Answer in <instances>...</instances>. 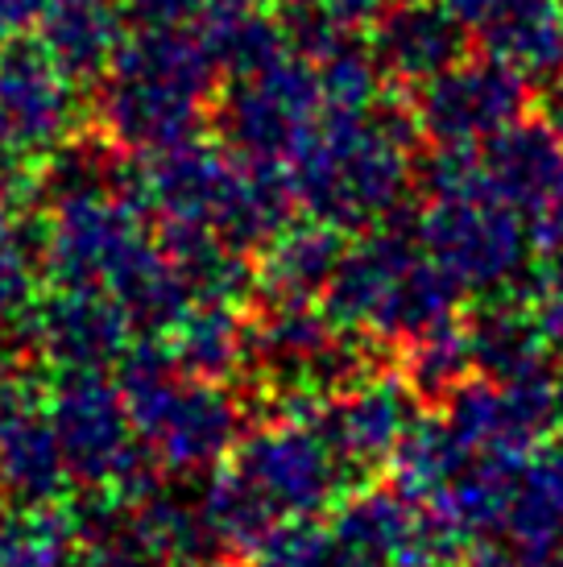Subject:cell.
<instances>
[{
	"label": "cell",
	"mask_w": 563,
	"mask_h": 567,
	"mask_svg": "<svg viewBox=\"0 0 563 567\" xmlns=\"http://www.w3.org/2000/svg\"><path fill=\"white\" fill-rule=\"evenodd\" d=\"M419 145L422 128L407 100L381 95L360 116L324 112L315 133L290 158L298 204L307 216L336 224L340 233H369L407 204Z\"/></svg>",
	"instance_id": "cell-1"
},
{
	"label": "cell",
	"mask_w": 563,
	"mask_h": 567,
	"mask_svg": "<svg viewBox=\"0 0 563 567\" xmlns=\"http://www.w3.org/2000/svg\"><path fill=\"white\" fill-rule=\"evenodd\" d=\"M419 240L427 257L452 274L469 295H510L526 302L534 245L522 212L493 190L431 199L419 207Z\"/></svg>",
	"instance_id": "cell-2"
},
{
	"label": "cell",
	"mask_w": 563,
	"mask_h": 567,
	"mask_svg": "<svg viewBox=\"0 0 563 567\" xmlns=\"http://www.w3.org/2000/svg\"><path fill=\"white\" fill-rule=\"evenodd\" d=\"M324 116L315 63L286 54L257 80L219 87L207 104V128L245 162H290Z\"/></svg>",
	"instance_id": "cell-3"
},
{
	"label": "cell",
	"mask_w": 563,
	"mask_h": 567,
	"mask_svg": "<svg viewBox=\"0 0 563 567\" xmlns=\"http://www.w3.org/2000/svg\"><path fill=\"white\" fill-rule=\"evenodd\" d=\"M137 440L157 452L174 476H204L228 464L245 435V402L219 381L178 373L157 394L129 402Z\"/></svg>",
	"instance_id": "cell-4"
},
{
	"label": "cell",
	"mask_w": 563,
	"mask_h": 567,
	"mask_svg": "<svg viewBox=\"0 0 563 567\" xmlns=\"http://www.w3.org/2000/svg\"><path fill=\"white\" fill-rule=\"evenodd\" d=\"M422 142L431 145H481L510 128L531 109V80L493 54L460 59L410 95Z\"/></svg>",
	"instance_id": "cell-5"
},
{
	"label": "cell",
	"mask_w": 563,
	"mask_h": 567,
	"mask_svg": "<svg viewBox=\"0 0 563 567\" xmlns=\"http://www.w3.org/2000/svg\"><path fill=\"white\" fill-rule=\"evenodd\" d=\"M13 328L50 373H109L137 336L104 286H50Z\"/></svg>",
	"instance_id": "cell-6"
},
{
	"label": "cell",
	"mask_w": 563,
	"mask_h": 567,
	"mask_svg": "<svg viewBox=\"0 0 563 567\" xmlns=\"http://www.w3.org/2000/svg\"><path fill=\"white\" fill-rule=\"evenodd\" d=\"M47 406L71 485L83 493H104L116 464L137 443L125 394L104 373H54Z\"/></svg>",
	"instance_id": "cell-7"
},
{
	"label": "cell",
	"mask_w": 563,
	"mask_h": 567,
	"mask_svg": "<svg viewBox=\"0 0 563 567\" xmlns=\"http://www.w3.org/2000/svg\"><path fill=\"white\" fill-rule=\"evenodd\" d=\"M88 112L83 87L59 71L33 33L0 47V125L25 158H42L79 133Z\"/></svg>",
	"instance_id": "cell-8"
},
{
	"label": "cell",
	"mask_w": 563,
	"mask_h": 567,
	"mask_svg": "<svg viewBox=\"0 0 563 567\" xmlns=\"http://www.w3.org/2000/svg\"><path fill=\"white\" fill-rule=\"evenodd\" d=\"M233 464L282 509V518H319L348 493V476L324 440L298 419H274L240 435Z\"/></svg>",
	"instance_id": "cell-9"
},
{
	"label": "cell",
	"mask_w": 563,
	"mask_h": 567,
	"mask_svg": "<svg viewBox=\"0 0 563 567\" xmlns=\"http://www.w3.org/2000/svg\"><path fill=\"white\" fill-rule=\"evenodd\" d=\"M419 410L422 402L402 381V373L386 369L357 390L324 398L307 419V426L345 468L348 488H357L365 485V476L381 473L390 464L393 447L407 435V426L419 419Z\"/></svg>",
	"instance_id": "cell-10"
},
{
	"label": "cell",
	"mask_w": 563,
	"mask_h": 567,
	"mask_svg": "<svg viewBox=\"0 0 563 567\" xmlns=\"http://www.w3.org/2000/svg\"><path fill=\"white\" fill-rule=\"evenodd\" d=\"M47 394L50 378L25 369L0 390V497L9 505L63 502L71 485Z\"/></svg>",
	"instance_id": "cell-11"
},
{
	"label": "cell",
	"mask_w": 563,
	"mask_h": 567,
	"mask_svg": "<svg viewBox=\"0 0 563 567\" xmlns=\"http://www.w3.org/2000/svg\"><path fill=\"white\" fill-rule=\"evenodd\" d=\"M141 237H145V216L112 195H88V199L47 207L42 282L104 286L112 266Z\"/></svg>",
	"instance_id": "cell-12"
},
{
	"label": "cell",
	"mask_w": 563,
	"mask_h": 567,
	"mask_svg": "<svg viewBox=\"0 0 563 567\" xmlns=\"http://www.w3.org/2000/svg\"><path fill=\"white\" fill-rule=\"evenodd\" d=\"M95 128L125 154H157L199 137L207 128V100L166 83L104 75L92 100Z\"/></svg>",
	"instance_id": "cell-13"
},
{
	"label": "cell",
	"mask_w": 563,
	"mask_h": 567,
	"mask_svg": "<svg viewBox=\"0 0 563 567\" xmlns=\"http://www.w3.org/2000/svg\"><path fill=\"white\" fill-rule=\"evenodd\" d=\"M369 50L386 80L419 87L469 59V25L443 0H402L373 21Z\"/></svg>",
	"instance_id": "cell-14"
},
{
	"label": "cell",
	"mask_w": 563,
	"mask_h": 567,
	"mask_svg": "<svg viewBox=\"0 0 563 567\" xmlns=\"http://www.w3.org/2000/svg\"><path fill=\"white\" fill-rule=\"evenodd\" d=\"M236 166H240L236 154H228L224 145L204 142V137H191L183 145L145 154L141 174H145L150 216H157V224L183 220L212 228L224 199H228Z\"/></svg>",
	"instance_id": "cell-15"
},
{
	"label": "cell",
	"mask_w": 563,
	"mask_h": 567,
	"mask_svg": "<svg viewBox=\"0 0 563 567\" xmlns=\"http://www.w3.org/2000/svg\"><path fill=\"white\" fill-rule=\"evenodd\" d=\"M489 190L510 207L534 216L563 195V142L539 121H514L481 145Z\"/></svg>",
	"instance_id": "cell-16"
},
{
	"label": "cell",
	"mask_w": 563,
	"mask_h": 567,
	"mask_svg": "<svg viewBox=\"0 0 563 567\" xmlns=\"http://www.w3.org/2000/svg\"><path fill=\"white\" fill-rule=\"evenodd\" d=\"M472 348V369L489 381H526L547 378L551 340L531 302H518L510 295H485L464 319Z\"/></svg>",
	"instance_id": "cell-17"
},
{
	"label": "cell",
	"mask_w": 563,
	"mask_h": 567,
	"mask_svg": "<svg viewBox=\"0 0 563 567\" xmlns=\"http://www.w3.org/2000/svg\"><path fill=\"white\" fill-rule=\"evenodd\" d=\"M345 233L328 220H290L266 249L257 252V286L262 302H319L331 274L345 257Z\"/></svg>",
	"instance_id": "cell-18"
},
{
	"label": "cell",
	"mask_w": 563,
	"mask_h": 567,
	"mask_svg": "<svg viewBox=\"0 0 563 567\" xmlns=\"http://www.w3.org/2000/svg\"><path fill=\"white\" fill-rule=\"evenodd\" d=\"M121 38L125 13L112 0H47L38 21V42L79 87H95L109 75Z\"/></svg>",
	"instance_id": "cell-19"
},
{
	"label": "cell",
	"mask_w": 563,
	"mask_h": 567,
	"mask_svg": "<svg viewBox=\"0 0 563 567\" xmlns=\"http://www.w3.org/2000/svg\"><path fill=\"white\" fill-rule=\"evenodd\" d=\"M157 245L183 274L195 302H224V307H249L262 286H257V257L233 249L204 228V224L162 220L157 224Z\"/></svg>",
	"instance_id": "cell-20"
},
{
	"label": "cell",
	"mask_w": 563,
	"mask_h": 567,
	"mask_svg": "<svg viewBox=\"0 0 563 567\" xmlns=\"http://www.w3.org/2000/svg\"><path fill=\"white\" fill-rule=\"evenodd\" d=\"M104 290L121 302V311L129 316L137 336H171L178 319L195 307V295L183 282V274L150 237L129 245V252L104 278Z\"/></svg>",
	"instance_id": "cell-21"
},
{
	"label": "cell",
	"mask_w": 563,
	"mask_h": 567,
	"mask_svg": "<svg viewBox=\"0 0 563 567\" xmlns=\"http://www.w3.org/2000/svg\"><path fill=\"white\" fill-rule=\"evenodd\" d=\"M109 75L166 83V87H178L187 95H199L207 104L219 92V71L207 54L204 38L187 25H137L121 38Z\"/></svg>",
	"instance_id": "cell-22"
},
{
	"label": "cell",
	"mask_w": 563,
	"mask_h": 567,
	"mask_svg": "<svg viewBox=\"0 0 563 567\" xmlns=\"http://www.w3.org/2000/svg\"><path fill=\"white\" fill-rule=\"evenodd\" d=\"M481 54L522 71L526 80H547L563 66V17L555 0H493L477 25Z\"/></svg>",
	"instance_id": "cell-23"
},
{
	"label": "cell",
	"mask_w": 563,
	"mask_h": 567,
	"mask_svg": "<svg viewBox=\"0 0 563 567\" xmlns=\"http://www.w3.org/2000/svg\"><path fill=\"white\" fill-rule=\"evenodd\" d=\"M464 295H469V290L455 282L439 261H431L427 249H422L419 257L393 278L390 295L381 299L377 316L369 319L365 331H373L377 340H386V344L398 352V344H407V340H414L422 331L460 319Z\"/></svg>",
	"instance_id": "cell-24"
},
{
	"label": "cell",
	"mask_w": 563,
	"mask_h": 567,
	"mask_svg": "<svg viewBox=\"0 0 563 567\" xmlns=\"http://www.w3.org/2000/svg\"><path fill=\"white\" fill-rule=\"evenodd\" d=\"M199 38L216 63L219 80H257L262 71L282 63L290 47L282 38L278 13L253 9V4H233V0H207L199 13Z\"/></svg>",
	"instance_id": "cell-25"
},
{
	"label": "cell",
	"mask_w": 563,
	"mask_h": 567,
	"mask_svg": "<svg viewBox=\"0 0 563 567\" xmlns=\"http://www.w3.org/2000/svg\"><path fill=\"white\" fill-rule=\"evenodd\" d=\"M419 502L402 497L393 485H357L331 509V535L348 555H369L381 564H398L414 526Z\"/></svg>",
	"instance_id": "cell-26"
},
{
	"label": "cell",
	"mask_w": 563,
	"mask_h": 567,
	"mask_svg": "<svg viewBox=\"0 0 563 567\" xmlns=\"http://www.w3.org/2000/svg\"><path fill=\"white\" fill-rule=\"evenodd\" d=\"M477 456L452 435V426L443 423L439 410H419V419L407 426V435L398 440L390 464V485L410 497V502H436L455 476L464 473V464Z\"/></svg>",
	"instance_id": "cell-27"
},
{
	"label": "cell",
	"mask_w": 563,
	"mask_h": 567,
	"mask_svg": "<svg viewBox=\"0 0 563 567\" xmlns=\"http://www.w3.org/2000/svg\"><path fill=\"white\" fill-rule=\"evenodd\" d=\"M505 538L522 555L563 543V440H547L522 460L505 514Z\"/></svg>",
	"instance_id": "cell-28"
},
{
	"label": "cell",
	"mask_w": 563,
	"mask_h": 567,
	"mask_svg": "<svg viewBox=\"0 0 563 567\" xmlns=\"http://www.w3.org/2000/svg\"><path fill=\"white\" fill-rule=\"evenodd\" d=\"M166 340H171L174 361L187 378L219 381V385L240 378V364H245V316H240V307L195 302Z\"/></svg>",
	"instance_id": "cell-29"
},
{
	"label": "cell",
	"mask_w": 563,
	"mask_h": 567,
	"mask_svg": "<svg viewBox=\"0 0 563 567\" xmlns=\"http://www.w3.org/2000/svg\"><path fill=\"white\" fill-rule=\"evenodd\" d=\"M79 522L63 502L0 505V567H75Z\"/></svg>",
	"instance_id": "cell-30"
},
{
	"label": "cell",
	"mask_w": 563,
	"mask_h": 567,
	"mask_svg": "<svg viewBox=\"0 0 563 567\" xmlns=\"http://www.w3.org/2000/svg\"><path fill=\"white\" fill-rule=\"evenodd\" d=\"M199 502H204L212 530L224 538V547L233 555H253L282 522L278 505L269 502L236 464L233 468L219 464V468L199 476Z\"/></svg>",
	"instance_id": "cell-31"
},
{
	"label": "cell",
	"mask_w": 563,
	"mask_h": 567,
	"mask_svg": "<svg viewBox=\"0 0 563 567\" xmlns=\"http://www.w3.org/2000/svg\"><path fill=\"white\" fill-rule=\"evenodd\" d=\"M398 373L407 381L414 398L422 406L439 410L448 402L452 390H460L464 381L477 373L472 369V348H469V331L460 319L452 323H439V328L422 331L407 344H398Z\"/></svg>",
	"instance_id": "cell-32"
},
{
	"label": "cell",
	"mask_w": 563,
	"mask_h": 567,
	"mask_svg": "<svg viewBox=\"0 0 563 567\" xmlns=\"http://www.w3.org/2000/svg\"><path fill=\"white\" fill-rule=\"evenodd\" d=\"M47 207H0V328L30 311L42 282Z\"/></svg>",
	"instance_id": "cell-33"
},
{
	"label": "cell",
	"mask_w": 563,
	"mask_h": 567,
	"mask_svg": "<svg viewBox=\"0 0 563 567\" xmlns=\"http://www.w3.org/2000/svg\"><path fill=\"white\" fill-rule=\"evenodd\" d=\"M315 75H319V92H324V112L360 116L386 95V75L377 66L373 50L357 42V33H348L328 59H319Z\"/></svg>",
	"instance_id": "cell-34"
},
{
	"label": "cell",
	"mask_w": 563,
	"mask_h": 567,
	"mask_svg": "<svg viewBox=\"0 0 563 567\" xmlns=\"http://www.w3.org/2000/svg\"><path fill=\"white\" fill-rule=\"evenodd\" d=\"M249 559L253 567H340L345 547L324 522L282 518Z\"/></svg>",
	"instance_id": "cell-35"
},
{
	"label": "cell",
	"mask_w": 563,
	"mask_h": 567,
	"mask_svg": "<svg viewBox=\"0 0 563 567\" xmlns=\"http://www.w3.org/2000/svg\"><path fill=\"white\" fill-rule=\"evenodd\" d=\"M278 25L290 54L319 63L348 38V30L319 4V0H286L278 9Z\"/></svg>",
	"instance_id": "cell-36"
},
{
	"label": "cell",
	"mask_w": 563,
	"mask_h": 567,
	"mask_svg": "<svg viewBox=\"0 0 563 567\" xmlns=\"http://www.w3.org/2000/svg\"><path fill=\"white\" fill-rule=\"evenodd\" d=\"M75 567H166V564L145 547V538L133 530V518H129L125 530L95 538V543H83L75 555Z\"/></svg>",
	"instance_id": "cell-37"
},
{
	"label": "cell",
	"mask_w": 563,
	"mask_h": 567,
	"mask_svg": "<svg viewBox=\"0 0 563 567\" xmlns=\"http://www.w3.org/2000/svg\"><path fill=\"white\" fill-rule=\"evenodd\" d=\"M531 245L539 266L563 269V195L531 216Z\"/></svg>",
	"instance_id": "cell-38"
},
{
	"label": "cell",
	"mask_w": 563,
	"mask_h": 567,
	"mask_svg": "<svg viewBox=\"0 0 563 567\" xmlns=\"http://www.w3.org/2000/svg\"><path fill=\"white\" fill-rule=\"evenodd\" d=\"M207 0H125V17L133 25H187L204 13Z\"/></svg>",
	"instance_id": "cell-39"
},
{
	"label": "cell",
	"mask_w": 563,
	"mask_h": 567,
	"mask_svg": "<svg viewBox=\"0 0 563 567\" xmlns=\"http://www.w3.org/2000/svg\"><path fill=\"white\" fill-rule=\"evenodd\" d=\"M324 9H328L340 25H345L348 33H357V30H365V25H373L377 17L386 13L390 4L386 0H319Z\"/></svg>",
	"instance_id": "cell-40"
},
{
	"label": "cell",
	"mask_w": 563,
	"mask_h": 567,
	"mask_svg": "<svg viewBox=\"0 0 563 567\" xmlns=\"http://www.w3.org/2000/svg\"><path fill=\"white\" fill-rule=\"evenodd\" d=\"M21 369H30V348L17 336L13 323H4V328H0V390H4Z\"/></svg>",
	"instance_id": "cell-41"
},
{
	"label": "cell",
	"mask_w": 563,
	"mask_h": 567,
	"mask_svg": "<svg viewBox=\"0 0 563 567\" xmlns=\"http://www.w3.org/2000/svg\"><path fill=\"white\" fill-rule=\"evenodd\" d=\"M464 567H526V559H522V551H518L510 538H505V543L485 538V543H477L469 551Z\"/></svg>",
	"instance_id": "cell-42"
},
{
	"label": "cell",
	"mask_w": 563,
	"mask_h": 567,
	"mask_svg": "<svg viewBox=\"0 0 563 567\" xmlns=\"http://www.w3.org/2000/svg\"><path fill=\"white\" fill-rule=\"evenodd\" d=\"M539 116H543V125L563 142V66L555 75H547V87L539 95Z\"/></svg>",
	"instance_id": "cell-43"
},
{
	"label": "cell",
	"mask_w": 563,
	"mask_h": 567,
	"mask_svg": "<svg viewBox=\"0 0 563 567\" xmlns=\"http://www.w3.org/2000/svg\"><path fill=\"white\" fill-rule=\"evenodd\" d=\"M443 4H448V9H452L469 30H477V25H481V17L493 9V0H443Z\"/></svg>",
	"instance_id": "cell-44"
},
{
	"label": "cell",
	"mask_w": 563,
	"mask_h": 567,
	"mask_svg": "<svg viewBox=\"0 0 563 567\" xmlns=\"http://www.w3.org/2000/svg\"><path fill=\"white\" fill-rule=\"evenodd\" d=\"M340 567H390V564H381V559H369V555H348V551H345Z\"/></svg>",
	"instance_id": "cell-45"
},
{
	"label": "cell",
	"mask_w": 563,
	"mask_h": 567,
	"mask_svg": "<svg viewBox=\"0 0 563 567\" xmlns=\"http://www.w3.org/2000/svg\"><path fill=\"white\" fill-rule=\"evenodd\" d=\"M555 431L563 435V369L560 378H555Z\"/></svg>",
	"instance_id": "cell-46"
},
{
	"label": "cell",
	"mask_w": 563,
	"mask_h": 567,
	"mask_svg": "<svg viewBox=\"0 0 563 567\" xmlns=\"http://www.w3.org/2000/svg\"><path fill=\"white\" fill-rule=\"evenodd\" d=\"M4 142H9V137H4V125H0V145H4ZM9 145H13V142H9Z\"/></svg>",
	"instance_id": "cell-47"
},
{
	"label": "cell",
	"mask_w": 563,
	"mask_h": 567,
	"mask_svg": "<svg viewBox=\"0 0 563 567\" xmlns=\"http://www.w3.org/2000/svg\"><path fill=\"white\" fill-rule=\"evenodd\" d=\"M555 9H560V17H563V0H555Z\"/></svg>",
	"instance_id": "cell-48"
},
{
	"label": "cell",
	"mask_w": 563,
	"mask_h": 567,
	"mask_svg": "<svg viewBox=\"0 0 563 567\" xmlns=\"http://www.w3.org/2000/svg\"><path fill=\"white\" fill-rule=\"evenodd\" d=\"M443 567H460V564H443Z\"/></svg>",
	"instance_id": "cell-49"
}]
</instances>
